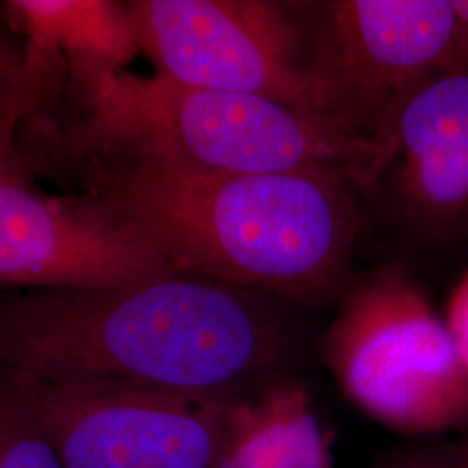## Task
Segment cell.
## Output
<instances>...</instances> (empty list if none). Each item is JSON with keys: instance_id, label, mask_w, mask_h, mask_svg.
I'll list each match as a JSON object with an SVG mask.
<instances>
[{"instance_id": "1", "label": "cell", "mask_w": 468, "mask_h": 468, "mask_svg": "<svg viewBox=\"0 0 468 468\" xmlns=\"http://www.w3.org/2000/svg\"><path fill=\"white\" fill-rule=\"evenodd\" d=\"M27 167L94 201L170 268L295 301L347 282L357 186L332 172L222 174L160 160L23 153Z\"/></svg>"}, {"instance_id": "2", "label": "cell", "mask_w": 468, "mask_h": 468, "mask_svg": "<svg viewBox=\"0 0 468 468\" xmlns=\"http://www.w3.org/2000/svg\"><path fill=\"white\" fill-rule=\"evenodd\" d=\"M280 316L257 292L165 272L94 288L0 292V369L229 399L280 375Z\"/></svg>"}, {"instance_id": "3", "label": "cell", "mask_w": 468, "mask_h": 468, "mask_svg": "<svg viewBox=\"0 0 468 468\" xmlns=\"http://www.w3.org/2000/svg\"><path fill=\"white\" fill-rule=\"evenodd\" d=\"M71 112L28 120L17 150L68 158L160 160L222 174L332 172L357 187L385 174L390 153L334 118L255 94L207 90L162 75L118 71L65 90Z\"/></svg>"}, {"instance_id": "4", "label": "cell", "mask_w": 468, "mask_h": 468, "mask_svg": "<svg viewBox=\"0 0 468 468\" xmlns=\"http://www.w3.org/2000/svg\"><path fill=\"white\" fill-rule=\"evenodd\" d=\"M346 398L404 439L468 431V378L444 318L402 271L354 284L321 340Z\"/></svg>"}, {"instance_id": "5", "label": "cell", "mask_w": 468, "mask_h": 468, "mask_svg": "<svg viewBox=\"0 0 468 468\" xmlns=\"http://www.w3.org/2000/svg\"><path fill=\"white\" fill-rule=\"evenodd\" d=\"M313 63L328 113L390 153L402 104L435 73L468 63L452 0H335L321 4Z\"/></svg>"}, {"instance_id": "6", "label": "cell", "mask_w": 468, "mask_h": 468, "mask_svg": "<svg viewBox=\"0 0 468 468\" xmlns=\"http://www.w3.org/2000/svg\"><path fill=\"white\" fill-rule=\"evenodd\" d=\"M137 44L177 84L255 94L330 117L283 5L264 0H133ZM332 118V117H330ZM335 120V118H334Z\"/></svg>"}, {"instance_id": "7", "label": "cell", "mask_w": 468, "mask_h": 468, "mask_svg": "<svg viewBox=\"0 0 468 468\" xmlns=\"http://www.w3.org/2000/svg\"><path fill=\"white\" fill-rule=\"evenodd\" d=\"M11 373L63 468L218 467L228 399Z\"/></svg>"}, {"instance_id": "8", "label": "cell", "mask_w": 468, "mask_h": 468, "mask_svg": "<svg viewBox=\"0 0 468 468\" xmlns=\"http://www.w3.org/2000/svg\"><path fill=\"white\" fill-rule=\"evenodd\" d=\"M100 205L49 195L19 151L0 158V288H94L174 272Z\"/></svg>"}, {"instance_id": "9", "label": "cell", "mask_w": 468, "mask_h": 468, "mask_svg": "<svg viewBox=\"0 0 468 468\" xmlns=\"http://www.w3.org/2000/svg\"><path fill=\"white\" fill-rule=\"evenodd\" d=\"M390 167L398 208L417 233L468 236V63L435 73L402 104Z\"/></svg>"}, {"instance_id": "10", "label": "cell", "mask_w": 468, "mask_h": 468, "mask_svg": "<svg viewBox=\"0 0 468 468\" xmlns=\"http://www.w3.org/2000/svg\"><path fill=\"white\" fill-rule=\"evenodd\" d=\"M2 13L28 49L67 67L65 90L123 71L141 52L127 2L7 0Z\"/></svg>"}, {"instance_id": "11", "label": "cell", "mask_w": 468, "mask_h": 468, "mask_svg": "<svg viewBox=\"0 0 468 468\" xmlns=\"http://www.w3.org/2000/svg\"><path fill=\"white\" fill-rule=\"evenodd\" d=\"M218 468H335L309 390L276 375L228 399Z\"/></svg>"}, {"instance_id": "12", "label": "cell", "mask_w": 468, "mask_h": 468, "mask_svg": "<svg viewBox=\"0 0 468 468\" xmlns=\"http://www.w3.org/2000/svg\"><path fill=\"white\" fill-rule=\"evenodd\" d=\"M0 4V158L17 153L19 129L59 104L67 67L13 38Z\"/></svg>"}, {"instance_id": "13", "label": "cell", "mask_w": 468, "mask_h": 468, "mask_svg": "<svg viewBox=\"0 0 468 468\" xmlns=\"http://www.w3.org/2000/svg\"><path fill=\"white\" fill-rule=\"evenodd\" d=\"M0 468H63L15 373L0 369Z\"/></svg>"}, {"instance_id": "14", "label": "cell", "mask_w": 468, "mask_h": 468, "mask_svg": "<svg viewBox=\"0 0 468 468\" xmlns=\"http://www.w3.org/2000/svg\"><path fill=\"white\" fill-rule=\"evenodd\" d=\"M371 468H468V434L404 439L382 452Z\"/></svg>"}, {"instance_id": "15", "label": "cell", "mask_w": 468, "mask_h": 468, "mask_svg": "<svg viewBox=\"0 0 468 468\" xmlns=\"http://www.w3.org/2000/svg\"><path fill=\"white\" fill-rule=\"evenodd\" d=\"M442 318L468 378V271L454 286Z\"/></svg>"}, {"instance_id": "16", "label": "cell", "mask_w": 468, "mask_h": 468, "mask_svg": "<svg viewBox=\"0 0 468 468\" xmlns=\"http://www.w3.org/2000/svg\"><path fill=\"white\" fill-rule=\"evenodd\" d=\"M452 4L463 25V30L468 38V0H452Z\"/></svg>"}]
</instances>
